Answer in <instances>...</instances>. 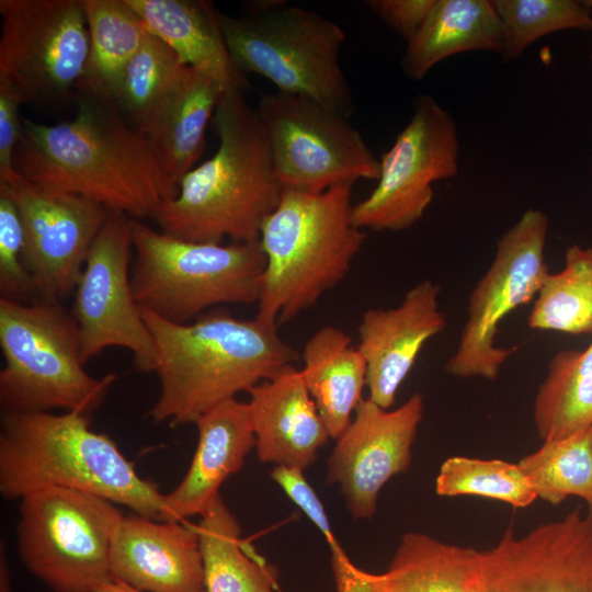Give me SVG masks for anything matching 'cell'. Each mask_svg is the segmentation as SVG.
<instances>
[{"label": "cell", "instance_id": "13", "mask_svg": "<svg viewBox=\"0 0 592 592\" xmlns=\"http://www.w3.org/2000/svg\"><path fill=\"white\" fill-rule=\"evenodd\" d=\"M458 157L455 119L431 95H418L409 123L382 155L377 185L353 205V225L375 231L411 227L433 200L432 184L457 174Z\"/></svg>", "mask_w": 592, "mask_h": 592}, {"label": "cell", "instance_id": "18", "mask_svg": "<svg viewBox=\"0 0 592 592\" xmlns=\"http://www.w3.org/2000/svg\"><path fill=\"white\" fill-rule=\"evenodd\" d=\"M441 286L423 280L389 309L366 310L358 325L357 345L366 363L368 399L384 409L412 369L422 348L447 326L439 306Z\"/></svg>", "mask_w": 592, "mask_h": 592}, {"label": "cell", "instance_id": "21", "mask_svg": "<svg viewBox=\"0 0 592 592\" xmlns=\"http://www.w3.org/2000/svg\"><path fill=\"white\" fill-rule=\"evenodd\" d=\"M482 550L409 532L388 569L371 573L353 562L334 573L337 592H480Z\"/></svg>", "mask_w": 592, "mask_h": 592}, {"label": "cell", "instance_id": "37", "mask_svg": "<svg viewBox=\"0 0 592 592\" xmlns=\"http://www.w3.org/2000/svg\"><path fill=\"white\" fill-rule=\"evenodd\" d=\"M436 0H369L365 4L389 27L410 41L420 30Z\"/></svg>", "mask_w": 592, "mask_h": 592}, {"label": "cell", "instance_id": "22", "mask_svg": "<svg viewBox=\"0 0 592 592\" xmlns=\"http://www.w3.org/2000/svg\"><path fill=\"white\" fill-rule=\"evenodd\" d=\"M248 392L259 459L305 470L315 462L330 434L300 369L287 366Z\"/></svg>", "mask_w": 592, "mask_h": 592}, {"label": "cell", "instance_id": "2", "mask_svg": "<svg viewBox=\"0 0 592 592\" xmlns=\"http://www.w3.org/2000/svg\"><path fill=\"white\" fill-rule=\"evenodd\" d=\"M141 312L153 340V372L160 385L148 412L153 423L172 428L194 423L298 360L278 327L258 318L240 319L216 308L194 321L175 323Z\"/></svg>", "mask_w": 592, "mask_h": 592}, {"label": "cell", "instance_id": "7", "mask_svg": "<svg viewBox=\"0 0 592 592\" xmlns=\"http://www.w3.org/2000/svg\"><path fill=\"white\" fill-rule=\"evenodd\" d=\"M132 236V287L141 309L186 323L221 305L257 304L265 266L259 242H193L136 219Z\"/></svg>", "mask_w": 592, "mask_h": 592}, {"label": "cell", "instance_id": "8", "mask_svg": "<svg viewBox=\"0 0 592 592\" xmlns=\"http://www.w3.org/2000/svg\"><path fill=\"white\" fill-rule=\"evenodd\" d=\"M230 55L243 73L271 81L278 92L309 98L350 116L351 89L340 64L343 29L321 14L282 4L259 13L219 12Z\"/></svg>", "mask_w": 592, "mask_h": 592}, {"label": "cell", "instance_id": "42", "mask_svg": "<svg viewBox=\"0 0 592 592\" xmlns=\"http://www.w3.org/2000/svg\"><path fill=\"white\" fill-rule=\"evenodd\" d=\"M591 62H592V54H591Z\"/></svg>", "mask_w": 592, "mask_h": 592}, {"label": "cell", "instance_id": "34", "mask_svg": "<svg viewBox=\"0 0 592 592\" xmlns=\"http://www.w3.org/2000/svg\"><path fill=\"white\" fill-rule=\"evenodd\" d=\"M186 65L162 39L148 32L127 64L115 102L137 128L173 86Z\"/></svg>", "mask_w": 592, "mask_h": 592}, {"label": "cell", "instance_id": "9", "mask_svg": "<svg viewBox=\"0 0 592 592\" xmlns=\"http://www.w3.org/2000/svg\"><path fill=\"white\" fill-rule=\"evenodd\" d=\"M117 504L61 487L20 499L19 555L52 592H94L112 579L110 547L123 517Z\"/></svg>", "mask_w": 592, "mask_h": 592}, {"label": "cell", "instance_id": "39", "mask_svg": "<svg viewBox=\"0 0 592 592\" xmlns=\"http://www.w3.org/2000/svg\"><path fill=\"white\" fill-rule=\"evenodd\" d=\"M0 592H12L9 566L1 544L0 551Z\"/></svg>", "mask_w": 592, "mask_h": 592}, {"label": "cell", "instance_id": "29", "mask_svg": "<svg viewBox=\"0 0 592 592\" xmlns=\"http://www.w3.org/2000/svg\"><path fill=\"white\" fill-rule=\"evenodd\" d=\"M90 36L82 87L115 101L124 70L148 30L126 0H81Z\"/></svg>", "mask_w": 592, "mask_h": 592}, {"label": "cell", "instance_id": "31", "mask_svg": "<svg viewBox=\"0 0 592 592\" xmlns=\"http://www.w3.org/2000/svg\"><path fill=\"white\" fill-rule=\"evenodd\" d=\"M537 499L557 505L578 497L592 515V425L568 436L543 441L517 463Z\"/></svg>", "mask_w": 592, "mask_h": 592}, {"label": "cell", "instance_id": "40", "mask_svg": "<svg viewBox=\"0 0 592 592\" xmlns=\"http://www.w3.org/2000/svg\"><path fill=\"white\" fill-rule=\"evenodd\" d=\"M94 592H140L128 584L121 582L115 579H111L100 588H98ZM201 592H206L205 590Z\"/></svg>", "mask_w": 592, "mask_h": 592}, {"label": "cell", "instance_id": "27", "mask_svg": "<svg viewBox=\"0 0 592 592\" xmlns=\"http://www.w3.org/2000/svg\"><path fill=\"white\" fill-rule=\"evenodd\" d=\"M206 592H280L260 557L249 553L241 528L220 494L196 524Z\"/></svg>", "mask_w": 592, "mask_h": 592}, {"label": "cell", "instance_id": "38", "mask_svg": "<svg viewBox=\"0 0 592 592\" xmlns=\"http://www.w3.org/2000/svg\"><path fill=\"white\" fill-rule=\"evenodd\" d=\"M21 104L16 96L0 87V183L9 185L21 178L13 162L22 130Z\"/></svg>", "mask_w": 592, "mask_h": 592}, {"label": "cell", "instance_id": "41", "mask_svg": "<svg viewBox=\"0 0 592 592\" xmlns=\"http://www.w3.org/2000/svg\"><path fill=\"white\" fill-rule=\"evenodd\" d=\"M584 3L592 10V0H587Z\"/></svg>", "mask_w": 592, "mask_h": 592}, {"label": "cell", "instance_id": "30", "mask_svg": "<svg viewBox=\"0 0 592 592\" xmlns=\"http://www.w3.org/2000/svg\"><path fill=\"white\" fill-rule=\"evenodd\" d=\"M527 325L574 335L592 332V246L567 248L563 269L545 278Z\"/></svg>", "mask_w": 592, "mask_h": 592}, {"label": "cell", "instance_id": "14", "mask_svg": "<svg viewBox=\"0 0 592 592\" xmlns=\"http://www.w3.org/2000/svg\"><path fill=\"white\" fill-rule=\"evenodd\" d=\"M132 218L111 213L90 249L70 311L84 363L117 346L132 353L139 372L151 373L155 346L132 287Z\"/></svg>", "mask_w": 592, "mask_h": 592}, {"label": "cell", "instance_id": "20", "mask_svg": "<svg viewBox=\"0 0 592 592\" xmlns=\"http://www.w3.org/2000/svg\"><path fill=\"white\" fill-rule=\"evenodd\" d=\"M193 424L197 429L194 456L181 482L164 494L161 521L203 515L219 496L220 486L242 468L255 448L248 402L237 398L220 402Z\"/></svg>", "mask_w": 592, "mask_h": 592}, {"label": "cell", "instance_id": "32", "mask_svg": "<svg viewBox=\"0 0 592 592\" xmlns=\"http://www.w3.org/2000/svg\"><path fill=\"white\" fill-rule=\"evenodd\" d=\"M502 26L501 57L519 58L534 42L563 30L592 31V10L574 0H493Z\"/></svg>", "mask_w": 592, "mask_h": 592}, {"label": "cell", "instance_id": "17", "mask_svg": "<svg viewBox=\"0 0 592 592\" xmlns=\"http://www.w3.org/2000/svg\"><path fill=\"white\" fill-rule=\"evenodd\" d=\"M424 413L422 394L384 409L363 399L337 439L328 460L329 483H337L355 519H371L382 488L411 462V448Z\"/></svg>", "mask_w": 592, "mask_h": 592}, {"label": "cell", "instance_id": "5", "mask_svg": "<svg viewBox=\"0 0 592 592\" xmlns=\"http://www.w3.org/2000/svg\"><path fill=\"white\" fill-rule=\"evenodd\" d=\"M353 184L319 193L283 190L260 230L265 266L255 318L288 322L346 276L366 240L352 221Z\"/></svg>", "mask_w": 592, "mask_h": 592}, {"label": "cell", "instance_id": "6", "mask_svg": "<svg viewBox=\"0 0 592 592\" xmlns=\"http://www.w3.org/2000/svg\"><path fill=\"white\" fill-rule=\"evenodd\" d=\"M0 349L1 411L90 415L116 378L84 369L79 327L61 303L0 298Z\"/></svg>", "mask_w": 592, "mask_h": 592}, {"label": "cell", "instance_id": "10", "mask_svg": "<svg viewBox=\"0 0 592 592\" xmlns=\"http://www.w3.org/2000/svg\"><path fill=\"white\" fill-rule=\"evenodd\" d=\"M0 87L22 104L75 99L90 54L81 0H0Z\"/></svg>", "mask_w": 592, "mask_h": 592}, {"label": "cell", "instance_id": "24", "mask_svg": "<svg viewBox=\"0 0 592 592\" xmlns=\"http://www.w3.org/2000/svg\"><path fill=\"white\" fill-rule=\"evenodd\" d=\"M225 92L216 80L185 66L137 127L149 138L178 185L200 158L208 122Z\"/></svg>", "mask_w": 592, "mask_h": 592}, {"label": "cell", "instance_id": "11", "mask_svg": "<svg viewBox=\"0 0 592 592\" xmlns=\"http://www.w3.org/2000/svg\"><path fill=\"white\" fill-rule=\"evenodd\" d=\"M257 111L283 190L319 193L360 179L378 180L379 160L348 116L278 91L262 94Z\"/></svg>", "mask_w": 592, "mask_h": 592}, {"label": "cell", "instance_id": "12", "mask_svg": "<svg viewBox=\"0 0 592 592\" xmlns=\"http://www.w3.org/2000/svg\"><path fill=\"white\" fill-rule=\"evenodd\" d=\"M548 216L528 208L497 242L494 258L468 297L467 321L445 363L448 375L493 380L517 350L498 346L500 322L537 296L549 274L545 258Z\"/></svg>", "mask_w": 592, "mask_h": 592}, {"label": "cell", "instance_id": "25", "mask_svg": "<svg viewBox=\"0 0 592 592\" xmlns=\"http://www.w3.org/2000/svg\"><path fill=\"white\" fill-rule=\"evenodd\" d=\"M502 26L492 1L436 0L417 34L407 42L401 67L423 80L442 60L466 52L501 53Z\"/></svg>", "mask_w": 592, "mask_h": 592}, {"label": "cell", "instance_id": "33", "mask_svg": "<svg viewBox=\"0 0 592 592\" xmlns=\"http://www.w3.org/2000/svg\"><path fill=\"white\" fill-rule=\"evenodd\" d=\"M441 497L477 496L527 508L536 493L519 464L501 459L452 456L442 464L435 481Z\"/></svg>", "mask_w": 592, "mask_h": 592}, {"label": "cell", "instance_id": "3", "mask_svg": "<svg viewBox=\"0 0 592 592\" xmlns=\"http://www.w3.org/2000/svg\"><path fill=\"white\" fill-rule=\"evenodd\" d=\"M219 139L214 156L180 181L177 197L152 214L160 231L193 242H259L262 224L280 203L267 136L244 92L229 91L213 115Z\"/></svg>", "mask_w": 592, "mask_h": 592}, {"label": "cell", "instance_id": "16", "mask_svg": "<svg viewBox=\"0 0 592 592\" xmlns=\"http://www.w3.org/2000/svg\"><path fill=\"white\" fill-rule=\"evenodd\" d=\"M480 592H592V515L576 508L482 550Z\"/></svg>", "mask_w": 592, "mask_h": 592}, {"label": "cell", "instance_id": "4", "mask_svg": "<svg viewBox=\"0 0 592 592\" xmlns=\"http://www.w3.org/2000/svg\"><path fill=\"white\" fill-rule=\"evenodd\" d=\"M47 487L93 493L161 521L164 494L110 436L90 428V415L1 411V496L20 500Z\"/></svg>", "mask_w": 592, "mask_h": 592}, {"label": "cell", "instance_id": "15", "mask_svg": "<svg viewBox=\"0 0 592 592\" xmlns=\"http://www.w3.org/2000/svg\"><path fill=\"white\" fill-rule=\"evenodd\" d=\"M18 206L24 261L37 300L61 303L75 293L90 249L111 214L86 197L24 180L0 183Z\"/></svg>", "mask_w": 592, "mask_h": 592}, {"label": "cell", "instance_id": "1", "mask_svg": "<svg viewBox=\"0 0 592 592\" xmlns=\"http://www.w3.org/2000/svg\"><path fill=\"white\" fill-rule=\"evenodd\" d=\"M77 111L47 125L22 119L14 169L26 181L91 200L110 213L151 218L179 185L149 138L127 123L116 102L80 87Z\"/></svg>", "mask_w": 592, "mask_h": 592}, {"label": "cell", "instance_id": "35", "mask_svg": "<svg viewBox=\"0 0 592 592\" xmlns=\"http://www.w3.org/2000/svg\"><path fill=\"white\" fill-rule=\"evenodd\" d=\"M25 238L16 204L0 187V298L19 303L37 300L24 261Z\"/></svg>", "mask_w": 592, "mask_h": 592}, {"label": "cell", "instance_id": "26", "mask_svg": "<svg viewBox=\"0 0 592 592\" xmlns=\"http://www.w3.org/2000/svg\"><path fill=\"white\" fill-rule=\"evenodd\" d=\"M303 380L330 437L348 428L363 400L366 363L351 337L342 329L325 326L305 343Z\"/></svg>", "mask_w": 592, "mask_h": 592}, {"label": "cell", "instance_id": "36", "mask_svg": "<svg viewBox=\"0 0 592 592\" xmlns=\"http://www.w3.org/2000/svg\"><path fill=\"white\" fill-rule=\"evenodd\" d=\"M271 477L323 535L330 551L340 548L341 545L334 536L323 503L304 476V470L275 466L271 471Z\"/></svg>", "mask_w": 592, "mask_h": 592}, {"label": "cell", "instance_id": "23", "mask_svg": "<svg viewBox=\"0 0 592 592\" xmlns=\"http://www.w3.org/2000/svg\"><path fill=\"white\" fill-rule=\"evenodd\" d=\"M146 29L184 65L213 78L226 92H244L249 80L234 61L221 30L219 11L207 0H126Z\"/></svg>", "mask_w": 592, "mask_h": 592}, {"label": "cell", "instance_id": "19", "mask_svg": "<svg viewBox=\"0 0 592 592\" xmlns=\"http://www.w3.org/2000/svg\"><path fill=\"white\" fill-rule=\"evenodd\" d=\"M110 572L140 592H201L204 567L196 524L123 515L110 547Z\"/></svg>", "mask_w": 592, "mask_h": 592}, {"label": "cell", "instance_id": "28", "mask_svg": "<svg viewBox=\"0 0 592 592\" xmlns=\"http://www.w3.org/2000/svg\"><path fill=\"white\" fill-rule=\"evenodd\" d=\"M533 418L543 441L592 425V341L584 350L554 354L534 399Z\"/></svg>", "mask_w": 592, "mask_h": 592}]
</instances>
